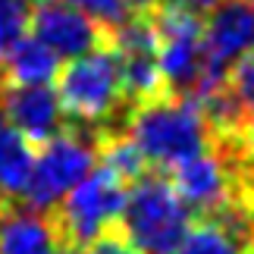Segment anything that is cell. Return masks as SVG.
<instances>
[{"label": "cell", "mask_w": 254, "mask_h": 254, "mask_svg": "<svg viewBox=\"0 0 254 254\" xmlns=\"http://www.w3.org/2000/svg\"><path fill=\"white\" fill-rule=\"evenodd\" d=\"M170 182L179 191V198L189 204V210L201 213V217L220 213L236 198V170L220 141L170 167Z\"/></svg>", "instance_id": "cell-7"}, {"label": "cell", "mask_w": 254, "mask_h": 254, "mask_svg": "<svg viewBox=\"0 0 254 254\" xmlns=\"http://www.w3.org/2000/svg\"><path fill=\"white\" fill-rule=\"evenodd\" d=\"M57 97L63 113L69 116V126L94 132V141L101 132L123 129L116 120L123 113L129 116L132 107L126 104L123 63L113 38L110 44L66 60V66L57 72Z\"/></svg>", "instance_id": "cell-1"}, {"label": "cell", "mask_w": 254, "mask_h": 254, "mask_svg": "<svg viewBox=\"0 0 254 254\" xmlns=\"http://www.w3.org/2000/svg\"><path fill=\"white\" fill-rule=\"evenodd\" d=\"M32 6L35 0H0V63L25 35L28 22H32Z\"/></svg>", "instance_id": "cell-15"}, {"label": "cell", "mask_w": 254, "mask_h": 254, "mask_svg": "<svg viewBox=\"0 0 254 254\" xmlns=\"http://www.w3.org/2000/svg\"><path fill=\"white\" fill-rule=\"evenodd\" d=\"M0 88H3V79H0Z\"/></svg>", "instance_id": "cell-22"}, {"label": "cell", "mask_w": 254, "mask_h": 254, "mask_svg": "<svg viewBox=\"0 0 254 254\" xmlns=\"http://www.w3.org/2000/svg\"><path fill=\"white\" fill-rule=\"evenodd\" d=\"M94 167H97L94 132L66 123L60 135L41 144V154L35 157L22 198L35 210H54Z\"/></svg>", "instance_id": "cell-5"}, {"label": "cell", "mask_w": 254, "mask_h": 254, "mask_svg": "<svg viewBox=\"0 0 254 254\" xmlns=\"http://www.w3.org/2000/svg\"><path fill=\"white\" fill-rule=\"evenodd\" d=\"M3 63L6 85H51L60 72V57L38 38H19Z\"/></svg>", "instance_id": "cell-13"}, {"label": "cell", "mask_w": 254, "mask_h": 254, "mask_svg": "<svg viewBox=\"0 0 254 254\" xmlns=\"http://www.w3.org/2000/svg\"><path fill=\"white\" fill-rule=\"evenodd\" d=\"M154 32H157V66L170 94L189 97L198 75L204 69V47H201V16L185 13L170 3H154L148 9Z\"/></svg>", "instance_id": "cell-6"}, {"label": "cell", "mask_w": 254, "mask_h": 254, "mask_svg": "<svg viewBox=\"0 0 254 254\" xmlns=\"http://www.w3.org/2000/svg\"><path fill=\"white\" fill-rule=\"evenodd\" d=\"M0 113L32 144H47L66 129V113L51 85H6L0 88Z\"/></svg>", "instance_id": "cell-9"}, {"label": "cell", "mask_w": 254, "mask_h": 254, "mask_svg": "<svg viewBox=\"0 0 254 254\" xmlns=\"http://www.w3.org/2000/svg\"><path fill=\"white\" fill-rule=\"evenodd\" d=\"M157 3H170V6H179L185 13H194V16H207L220 0H157Z\"/></svg>", "instance_id": "cell-19"}, {"label": "cell", "mask_w": 254, "mask_h": 254, "mask_svg": "<svg viewBox=\"0 0 254 254\" xmlns=\"http://www.w3.org/2000/svg\"><path fill=\"white\" fill-rule=\"evenodd\" d=\"M251 3H254V0H251Z\"/></svg>", "instance_id": "cell-24"}, {"label": "cell", "mask_w": 254, "mask_h": 254, "mask_svg": "<svg viewBox=\"0 0 254 254\" xmlns=\"http://www.w3.org/2000/svg\"><path fill=\"white\" fill-rule=\"evenodd\" d=\"M126 182L120 173H113L107 163L94 167L66 198L51 210L57 223L63 248H88L101 236L104 229H110L113 223H120L123 204H126Z\"/></svg>", "instance_id": "cell-4"}, {"label": "cell", "mask_w": 254, "mask_h": 254, "mask_svg": "<svg viewBox=\"0 0 254 254\" xmlns=\"http://www.w3.org/2000/svg\"><path fill=\"white\" fill-rule=\"evenodd\" d=\"M57 254H82V251H79V248H60Z\"/></svg>", "instance_id": "cell-21"}, {"label": "cell", "mask_w": 254, "mask_h": 254, "mask_svg": "<svg viewBox=\"0 0 254 254\" xmlns=\"http://www.w3.org/2000/svg\"><path fill=\"white\" fill-rule=\"evenodd\" d=\"M204 63L226 72L245 51L254 47V3L251 0H220L207 13L201 32Z\"/></svg>", "instance_id": "cell-10"}, {"label": "cell", "mask_w": 254, "mask_h": 254, "mask_svg": "<svg viewBox=\"0 0 254 254\" xmlns=\"http://www.w3.org/2000/svg\"><path fill=\"white\" fill-rule=\"evenodd\" d=\"M66 3L79 6L82 13H88L91 19H97L104 28H120L126 19L132 16V6L126 3V0H66Z\"/></svg>", "instance_id": "cell-17"}, {"label": "cell", "mask_w": 254, "mask_h": 254, "mask_svg": "<svg viewBox=\"0 0 254 254\" xmlns=\"http://www.w3.org/2000/svg\"><path fill=\"white\" fill-rule=\"evenodd\" d=\"M88 254H141V251L135 248L132 242L123 236V229L113 223L110 229H104L101 236H97L91 245H88Z\"/></svg>", "instance_id": "cell-18"}, {"label": "cell", "mask_w": 254, "mask_h": 254, "mask_svg": "<svg viewBox=\"0 0 254 254\" xmlns=\"http://www.w3.org/2000/svg\"><path fill=\"white\" fill-rule=\"evenodd\" d=\"M126 3L132 6V13H141V9H151L157 0H126Z\"/></svg>", "instance_id": "cell-20"}, {"label": "cell", "mask_w": 254, "mask_h": 254, "mask_svg": "<svg viewBox=\"0 0 254 254\" xmlns=\"http://www.w3.org/2000/svg\"><path fill=\"white\" fill-rule=\"evenodd\" d=\"M63 248L51 210H35L22 201H0V254H57Z\"/></svg>", "instance_id": "cell-11"}, {"label": "cell", "mask_w": 254, "mask_h": 254, "mask_svg": "<svg viewBox=\"0 0 254 254\" xmlns=\"http://www.w3.org/2000/svg\"><path fill=\"white\" fill-rule=\"evenodd\" d=\"M28 25H32V35L38 41L47 44L60 57V63L110 44L113 38L110 28H104L97 19H91L66 0H38V6H32V22Z\"/></svg>", "instance_id": "cell-8"}, {"label": "cell", "mask_w": 254, "mask_h": 254, "mask_svg": "<svg viewBox=\"0 0 254 254\" xmlns=\"http://www.w3.org/2000/svg\"><path fill=\"white\" fill-rule=\"evenodd\" d=\"M226 88L242 110L254 120V47L239 57L232 69H226Z\"/></svg>", "instance_id": "cell-16"}, {"label": "cell", "mask_w": 254, "mask_h": 254, "mask_svg": "<svg viewBox=\"0 0 254 254\" xmlns=\"http://www.w3.org/2000/svg\"><path fill=\"white\" fill-rule=\"evenodd\" d=\"M0 201H3V194H0Z\"/></svg>", "instance_id": "cell-23"}, {"label": "cell", "mask_w": 254, "mask_h": 254, "mask_svg": "<svg viewBox=\"0 0 254 254\" xmlns=\"http://www.w3.org/2000/svg\"><path fill=\"white\" fill-rule=\"evenodd\" d=\"M35 144L0 113V194L9 201L22 198L35 167Z\"/></svg>", "instance_id": "cell-12"}, {"label": "cell", "mask_w": 254, "mask_h": 254, "mask_svg": "<svg viewBox=\"0 0 254 254\" xmlns=\"http://www.w3.org/2000/svg\"><path fill=\"white\" fill-rule=\"evenodd\" d=\"M173 254H248V248L220 220L201 217L194 226H189Z\"/></svg>", "instance_id": "cell-14"}, {"label": "cell", "mask_w": 254, "mask_h": 254, "mask_svg": "<svg viewBox=\"0 0 254 254\" xmlns=\"http://www.w3.org/2000/svg\"><path fill=\"white\" fill-rule=\"evenodd\" d=\"M126 135L138 144L151 167H176L217 141L210 120L191 97L160 94L132 107L126 116Z\"/></svg>", "instance_id": "cell-2"}, {"label": "cell", "mask_w": 254, "mask_h": 254, "mask_svg": "<svg viewBox=\"0 0 254 254\" xmlns=\"http://www.w3.org/2000/svg\"><path fill=\"white\" fill-rule=\"evenodd\" d=\"M116 226L141 254H173L191 226V210L167 176L148 170L126 191Z\"/></svg>", "instance_id": "cell-3"}]
</instances>
